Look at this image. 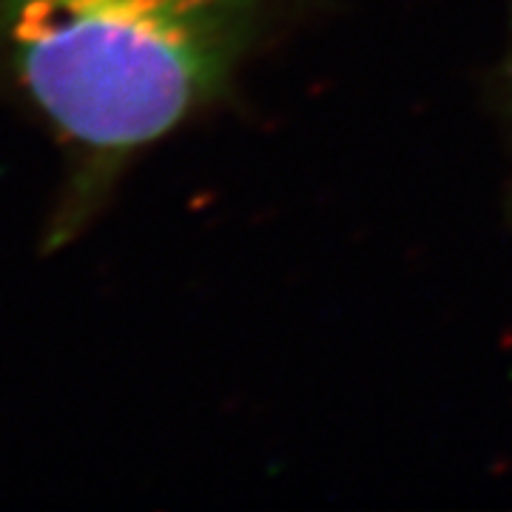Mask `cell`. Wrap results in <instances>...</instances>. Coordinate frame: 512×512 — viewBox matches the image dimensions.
Returning <instances> with one entry per match:
<instances>
[{
  "label": "cell",
  "instance_id": "6da1fadb",
  "mask_svg": "<svg viewBox=\"0 0 512 512\" xmlns=\"http://www.w3.org/2000/svg\"><path fill=\"white\" fill-rule=\"evenodd\" d=\"M271 0H0V77L63 157L49 245L80 234L128 163L211 106Z\"/></svg>",
  "mask_w": 512,
  "mask_h": 512
}]
</instances>
